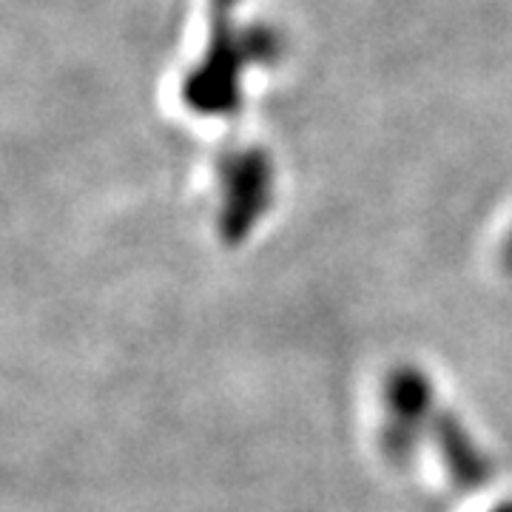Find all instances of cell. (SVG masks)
I'll use <instances>...</instances> for the list:
<instances>
[{"mask_svg": "<svg viewBox=\"0 0 512 512\" xmlns=\"http://www.w3.org/2000/svg\"><path fill=\"white\" fill-rule=\"evenodd\" d=\"M279 52V40L271 29H231L214 26L208 52L183 80V100L202 117H228L242 106V77L248 66L265 63Z\"/></svg>", "mask_w": 512, "mask_h": 512, "instance_id": "obj_1", "label": "cell"}, {"mask_svg": "<svg viewBox=\"0 0 512 512\" xmlns=\"http://www.w3.org/2000/svg\"><path fill=\"white\" fill-rule=\"evenodd\" d=\"M274 163L268 151L242 148L220 163V234L242 242L274 202Z\"/></svg>", "mask_w": 512, "mask_h": 512, "instance_id": "obj_2", "label": "cell"}, {"mask_svg": "<svg viewBox=\"0 0 512 512\" xmlns=\"http://www.w3.org/2000/svg\"><path fill=\"white\" fill-rule=\"evenodd\" d=\"M504 268L512 274V234L507 237V242H504Z\"/></svg>", "mask_w": 512, "mask_h": 512, "instance_id": "obj_3", "label": "cell"}, {"mask_svg": "<svg viewBox=\"0 0 512 512\" xmlns=\"http://www.w3.org/2000/svg\"><path fill=\"white\" fill-rule=\"evenodd\" d=\"M234 3H239V0H214V6H217V9H228V6H234Z\"/></svg>", "mask_w": 512, "mask_h": 512, "instance_id": "obj_4", "label": "cell"}]
</instances>
